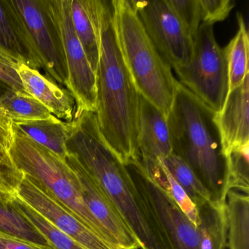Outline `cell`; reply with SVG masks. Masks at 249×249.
Here are the masks:
<instances>
[{"instance_id":"obj_1","label":"cell","mask_w":249,"mask_h":249,"mask_svg":"<svg viewBox=\"0 0 249 249\" xmlns=\"http://www.w3.org/2000/svg\"><path fill=\"white\" fill-rule=\"evenodd\" d=\"M68 123V154L114 204L141 249H173L154 211L137 189L126 164L102 136L95 113L83 112Z\"/></svg>"},{"instance_id":"obj_2","label":"cell","mask_w":249,"mask_h":249,"mask_svg":"<svg viewBox=\"0 0 249 249\" xmlns=\"http://www.w3.org/2000/svg\"><path fill=\"white\" fill-rule=\"evenodd\" d=\"M98 20L96 119L102 136L126 165L138 155L141 94L121 50L113 1L98 0Z\"/></svg>"},{"instance_id":"obj_3","label":"cell","mask_w":249,"mask_h":249,"mask_svg":"<svg viewBox=\"0 0 249 249\" xmlns=\"http://www.w3.org/2000/svg\"><path fill=\"white\" fill-rule=\"evenodd\" d=\"M215 114L177 81L167 117L173 154L186 161L212 202L225 203L226 160Z\"/></svg>"},{"instance_id":"obj_4","label":"cell","mask_w":249,"mask_h":249,"mask_svg":"<svg viewBox=\"0 0 249 249\" xmlns=\"http://www.w3.org/2000/svg\"><path fill=\"white\" fill-rule=\"evenodd\" d=\"M121 50L141 96L166 118L170 113L177 80L148 37L129 0H113Z\"/></svg>"},{"instance_id":"obj_5","label":"cell","mask_w":249,"mask_h":249,"mask_svg":"<svg viewBox=\"0 0 249 249\" xmlns=\"http://www.w3.org/2000/svg\"><path fill=\"white\" fill-rule=\"evenodd\" d=\"M10 157L15 168L42 192L110 242L84 203L76 176L66 160L15 129Z\"/></svg>"},{"instance_id":"obj_6","label":"cell","mask_w":249,"mask_h":249,"mask_svg":"<svg viewBox=\"0 0 249 249\" xmlns=\"http://www.w3.org/2000/svg\"><path fill=\"white\" fill-rule=\"evenodd\" d=\"M29 66L43 69L66 87L68 71L62 43L46 0H5Z\"/></svg>"},{"instance_id":"obj_7","label":"cell","mask_w":249,"mask_h":249,"mask_svg":"<svg viewBox=\"0 0 249 249\" xmlns=\"http://www.w3.org/2000/svg\"><path fill=\"white\" fill-rule=\"evenodd\" d=\"M180 83L215 113L229 92L228 71L224 49L218 46L213 25L202 23L193 39V54L186 65L175 68Z\"/></svg>"},{"instance_id":"obj_8","label":"cell","mask_w":249,"mask_h":249,"mask_svg":"<svg viewBox=\"0 0 249 249\" xmlns=\"http://www.w3.org/2000/svg\"><path fill=\"white\" fill-rule=\"evenodd\" d=\"M46 3L62 43L68 71L66 87L75 102V116L83 112L95 113L96 75L74 31L71 0H46Z\"/></svg>"},{"instance_id":"obj_9","label":"cell","mask_w":249,"mask_h":249,"mask_svg":"<svg viewBox=\"0 0 249 249\" xmlns=\"http://www.w3.org/2000/svg\"><path fill=\"white\" fill-rule=\"evenodd\" d=\"M147 35L171 68L187 65L193 38L167 0L131 1Z\"/></svg>"},{"instance_id":"obj_10","label":"cell","mask_w":249,"mask_h":249,"mask_svg":"<svg viewBox=\"0 0 249 249\" xmlns=\"http://www.w3.org/2000/svg\"><path fill=\"white\" fill-rule=\"evenodd\" d=\"M126 166L137 189L161 224L173 249H199L197 228L186 214L148 177L138 161Z\"/></svg>"},{"instance_id":"obj_11","label":"cell","mask_w":249,"mask_h":249,"mask_svg":"<svg viewBox=\"0 0 249 249\" xmlns=\"http://www.w3.org/2000/svg\"><path fill=\"white\" fill-rule=\"evenodd\" d=\"M65 160L76 176L84 203L104 230L107 240L120 249H141L136 237L101 187L73 157L68 154Z\"/></svg>"},{"instance_id":"obj_12","label":"cell","mask_w":249,"mask_h":249,"mask_svg":"<svg viewBox=\"0 0 249 249\" xmlns=\"http://www.w3.org/2000/svg\"><path fill=\"white\" fill-rule=\"evenodd\" d=\"M16 195L61 231L87 249H120L99 235L42 192L24 174Z\"/></svg>"},{"instance_id":"obj_13","label":"cell","mask_w":249,"mask_h":249,"mask_svg":"<svg viewBox=\"0 0 249 249\" xmlns=\"http://www.w3.org/2000/svg\"><path fill=\"white\" fill-rule=\"evenodd\" d=\"M249 73L241 85L229 91L222 108L215 114L224 157L249 145Z\"/></svg>"},{"instance_id":"obj_14","label":"cell","mask_w":249,"mask_h":249,"mask_svg":"<svg viewBox=\"0 0 249 249\" xmlns=\"http://www.w3.org/2000/svg\"><path fill=\"white\" fill-rule=\"evenodd\" d=\"M24 91L38 100L51 113L64 122L74 119L75 102L68 90L58 87L40 71L24 63L17 68Z\"/></svg>"},{"instance_id":"obj_15","label":"cell","mask_w":249,"mask_h":249,"mask_svg":"<svg viewBox=\"0 0 249 249\" xmlns=\"http://www.w3.org/2000/svg\"><path fill=\"white\" fill-rule=\"evenodd\" d=\"M173 153L167 118L141 96L139 138L136 159L158 160Z\"/></svg>"},{"instance_id":"obj_16","label":"cell","mask_w":249,"mask_h":249,"mask_svg":"<svg viewBox=\"0 0 249 249\" xmlns=\"http://www.w3.org/2000/svg\"><path fill=\"white\" fill-rule=\"evenodd\" d=\"M71 14L74 31L96 73L100 56L98 0H71Z\"/></svg>"},{"instance_id":"obj_17","label":"cell","mask_w":249,"mask_h":249,"mask_svg":"<svg viewBox=\"0 0 249 249\" xmlns=\"http://www.w3.org/2000/svg\"><path fill=\"white\" fill-rule=\"evenodd\" d=\"M15 130L65 160L68 123L53 114L46 119L13 122Z\"/></svg>"},{"instance_id":"obj_18","label":"cell","mask_w":249,"mask_h":249,"mask_svg":"<svg viewBox=\"0 0 249 249\" xmlns=\"http://www.w3.org/2000/svg\"><path fill=\"white\" fill-rule=\"evenodd\" d=\"M199 249H225L227 243L225 203L208 201L196 207Z\"/></svg>"},{"instance_id":"obj_19","label":"cell","mask_w":249,"mask_h":249,"mask_svg":"<svg viewBox=\"0 0 249 249\" xmlns=\"http://www.w3.org/2000/svg\"><path fill=\"white\" fill-rule=\"evenodd\" d=\"M229 249H249V196L230 190L226 197Z\"/></svg>"},{"instance_id":"obj_20","label":"cell","mask_w":249,"mask_h":249,"mask_svg":"<svg viewBox=\"0 0 249 249\" xmlns=\"http://www.w3.org/2000/svg\"><path fill=\"white\" fill-rule=\"evenodd\" d=\"M135 161L141 164L148 177L154 180L170 199L174 201L190 221L197 227L199 215L196 205L192 202L181 186L178 183L160 160L137 159Z\"/></svg>"},{"instance_id":"obj_21","label":"cell","mask_w":249,"mask_h":249,"mask_svg":"<svg viewBox=\"0 0 249 249\" xmlns=\"http://www.w3.org/2000/svg\"><path fill=\"white\" fill-rule=\"evenodd\" d=\"M11 195L0 192V231L42 249H53L40 231L13 205Z\"/></svg>"},{"instance_id":"obj_22","label":"cell","mask_w":249,"mask_h":249,"mask_svg":"<svg viewBox=\"0 0 249 249\" xmlns=\"http://www.w3.org/2000/svg\"><path fill=\"white\" fill-rule=\"evenodd\" d=\"M238 31L227 47L224 48L228 71L229 91L243 84L249 73V33L244 19L240 14L237 15Z\"/></svg>"},{"instance_id":"obj_23","label":"cell","mask_w":249,"mask_h":249,"mask_svg":"<svg viewBox=\"0 0 249 249\" xmlns=\"http://www.w3.org/2000/svg\"><path fill=\"white\" fill-rule=\"evenodd\" d=\"M0 114L14 122L46 119L52 113L26 91L8 89L0 96Z\"/></svg>"},{"instance_id":"obj_24","label":"cell","mask_w":249,"mask_h":249,"mask_svg":"<svg viewBox=\"0 0 249 249\" xmlns=\"http://www.w3.org/2000/svg\"><path fill=\"white\" fill-rule=\"evenodd\" d=\"M13 205L34 225L53 249H87L61 231L17 195L11 196Z\"/></svg>"},{"instance_id":"obj_25","label":"cell","mask_w":249,"mask_h":249,"mask_svg":"<svg viewBox=\"0 0 249 249\" xmlns=\"http://www.w3.org/2000/svg\"><path fill=\"white\" fill-rule=\"evenodd\" d=\"M160 160L196 207L212 201L208 191L183 159L172 153Z\"/></svg>"},{"instance_id":"obj_26","label":"cell","mask_w":249,"mask_h":249,"mask_svg":"<svg viewBox=\"0 0 249 249\" xmlns=\"http://www.w3.org/2000/svg\"><path fill=\"white\" fill-rule=\"evenodd\" d=\"M226 189L249 195V145L225 156Z\"/></svg>"},{"instance_id":"obj_27","label":"cell","mask_w":249,"mask_h":249,"mask_svg":"<svg viewBox=\"0 0 249 249\" xmlns=\"http://www.w3.org/2000/svg\"><path fill=\"white\" fill-rule=\"evenodd\" d=\"M0 55L16 63L28 65L25 52L5 0L0 1Z\"/></svg>"},{"instance_id":"obj_28","label":"cell","mask_w":249,"mask_h":249,"mask_svg":"<svg viewBox=\"0 0 249 249\" xmlns=\"http://www.w3.org/2000/svg\"><path fill=\"white\" fill-rule=\"evenodd\" d=\"M167 1L194 39L199 26L202 24V12L199 0Z\"/></svg>"},{"instance_id":"obj_29","label":"cell","mask_w":249,"mask_h":249,"mask_svg":"<svg viewBox=\"0 0 249 249\" xmlns=\"http://www.w3.org/2000/svg\"><path fill=\"white\" fill-rule=\"evenodd\" d=\"M199 4L202 23L211 25L225 20L234 7L231 0H199Z\"/></svg>"},{"instance_id":"obj_30","label":"cell","mask_w":249,"mask_h":249,"mask_svg":"<svg viewBox=\"0 0 249 249\" xmlns=\"http://www.w3.org/2000/svg\"><path fill=\"white\" fill-rule=\"evenodd\" d=\"M18 64L0 55V83L15 91H25L17 72Z\"/></svg>"},{"instance_id":"obj_31","label":"cell","mask_w":249,"mask_h":249,"mask_svg":"<svg viewBox=\"0 0 249 249\" xmlns=\"http://www.w3.org/2000/svg\"><path fill=\"white\" fill-rule=\"evenodd\" d=\"M14 139L13 122L0 114V160L14 166L10 157V150Z\"/></svg>"},{"instance_id":"obj_32","label":"cell","mask_w":249,"mask_h":249,"mask_svg":"<svg viewBox=\"0 0 249 249\" xmlns=\"http://www.w3.org/2000/svg\"><path fill=\"white\" fill-rule=\"evenodd\" d=\"M23 174L14 166L5 164L0 160V192L15 195Z\"/></svg>"},{"instance_id":"obj_33","label":"cell","mask_w":249,"mask_h":249,"mask_svg":"<svg viewBox=\"0 0 249 249\" xmlns=\"http://www.w3.org/2000/svg\"><path fill=\"white\" fill-rule=\"evenodd\" d=\"M0 249H42L28 242L0 231Z\"/></svg>"},{"instance_id":"obj_34","label":"cell","mask_w":249,"mask_h":249,"mask_svg":"<svg viewBox=\"0 0 249 249\" xmlns=\"http://www.w3.org/2000/svg\"><path fill=\"white\" fill-rule=\"evenodd\" d=\"M7 89H8V88H7L5 86H4L3 84L0 83V96L2 95Z\"/></svg>"}]
</instances>
